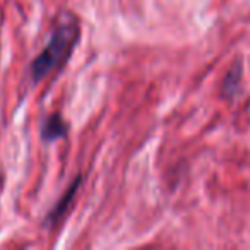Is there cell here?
<instances>
[{
	"label": "cell",
	"instance_id": "obj_2",
	"mask_svg": "<svg viewBox=\"0 0 250 250\" xmlns=\"http://www.w3.org/2000/svg\"><path fill=\"white\" fill-rule=\"evenodd\" d=\"M81 180H83V178H81V175H79V177H76V180L70 184V187L65 190V194H63L62 197H60V201L57 202L55 206H53V209L50 211L48 218H46V223H48L50 226L59 225L60 219H62L63 216L67 214V211L70 209L74 197H76L77 190H79V187H81Z\"/></svg>",
	"mask_w": 250,
	"mask_h": 250
},
{
	"label": "cell",
	"instance_id": "obj_1",
	"mask_svg": "<svg viewBox=\"0 0 250 250\" xmlns=\"http://www.w3.org/2000/svg\"><path fill=\"white\" fill-rule=\"evenodd\" d=\"M79 42V24L74 16L62 21L53 29L50 42L43 48V52L33 60L31 77L35 83H40L46 76L57 69H62L65 62L70 59L74 48Z\"/></svg>",
	"mask_w": 250,
	"mask_h": 250
},
{
	"label": "cell",
	"instance_id": "obj_3",
	"mask_svg": "<svg viewBox=\"0 0 250 250\" xmlns=\"http://www.w3.org/2000/svg\"><path fill=\"white\" fill-rule=\"evenodd\" d=\"M67 136V124L62 118L60 113H52L43 124L42 129V137L46 143H52V141L62 139Z\"/></svg>",
	"mask_w": 250,
	"mask_h": 250
},
{
	"label": "cell",
	"instance_id": "obj_4",
	"mask_svg": "<svg viewBox=\"0 0 250 250\" xmlns=\"http://www.w3.org/2000/svg\"><path fill=\"white\" fill-rule=\"evenodd\" d=\"M240 83H242V62L236 60L231 65V69H229L225 76V81H223V93L228 98L235 96L240 87Z\"/></svg>",
	"mask_w": 250,
	"mask_h": 250
}]
</instances>
